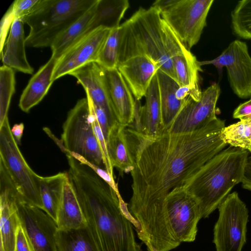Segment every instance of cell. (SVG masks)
Instances as JSON below:
<instances>
[{"mask_svg": "<svg viewBox=\"0 0 251 251\" xmlns=\"http://www.w3.org/2000/svg\"><path fill=\"white\" fill-rule=\"evenodd\" d=\"M217 118L199 129L184 133L165 131L151 136L132 126L125 131L133 161L132 193L128 209L135 219L138 237L147 247L166 246L174 241L168 225L166 199L227 145Z\"/></svg>", "mask_w": 251, "mask_h": 251, "instance_id": "6da1fadb", "label": "cell"}, {"mask_svg": "<svg viewBox=\"0 0 251 251\" xmlns=\"http://www.w3.org/2000/svg\"><path fill=\"white\" fill-rule=\"evenodd\" d=\"M66 155L69 181L99 251H140L134 232L136 221L119 191L70 153Z\"/></svg>", "mask_w": 251, "mask_h": 251, "instance_id": "7a4b0ae2", "label": "cell"}, {"mask_svg": "<svg viewBox=\"0 0 251 251\" xmlns=\"http://www.w3.org/2000/svg\"><path fill=\"white\" fill-rule=\"evenodd\" d=\"M249 151L229 146L187 179L182 186L198 201L202 218L218 209L232 188L241 183Z\"/></svg>", "mask_w": 251, "mask_h": 251, "instance_id": "3957f363", "label": "cell"}, {"mask_svg": "<svg viewBox=\"0 0 251 251\" xmlns=\"http://www.w3.org/2000/svg\"><path fill=\"white\" fill-rule=\"evenodd\" d=\"M120 27L118 64L133 57L146 56L176 81L172 58L166 47L164 20L156 7H139Z\"/></svg>", "mask_w": 251, "mask_h": 251, "instance_id": "277c9868", "label": "cell"}, {"mask_svg": "<svg viewBox=\"0 0 251 251\" xmlns=\"http://www.w3.org/2000/svg\"><path fill=\"white\" fill-rule=\"evenodd\" d=\"M97 0H39L21 19L29 28L25 46L51 47L55 39L88 10Z\"/></svg>", "mask_w": 251, "mask_h": 251, "instance_id": "5b68a950", "label": "cell"}, {"mask_svg": "<svg viewBox=\"0 0 251 251\" xmlns=\"http://www.w3.org/2000/svg\"><path fill=\"white\" fill-rule=\"evenodd\" d=\"M213 0H157L152 6L188 50L199 41Z\"/></svg>", "mask_w": 251, "mask_h": 251, "instance_id": "8992f818", "label": "cell"}, {"mask_svg": "<svg viewBox=\"0 0 251 251\" xmlns=\"http://www.w3.org/2000/svg\"><path fill=\"white\" fill-rule=\"evenodd\" d=\"M61 141L66 152L77 154L105 169L101 150L95 134L93 117L87 97L79 100L68 113L63 125Z\"/></svg>", "mask_w": 251, "mask_h": 251, "instance_id": "52a82bcc", "label": "cell"}, {"mask_svg": "<svg viewBox=\"0 0 251 251\" xmlns=\"http://www.w3.org/2000/svg\"><path fill=\"white\" fill-rule=\"evenodd\" d=\"M0 165L18 193L26 202L43 210L40 192V177L29 166L11 132L8 117L0 125Z\"/></svg>", "mask_w": 251, "mask_h": 251, "instance_id": "ba28073f", "label": "cell"}, {"mask_svg": "<svg viewBox=\"0 0 251 251\" xmlns=\"http://www.w3.org/2000/svg\"><path fill=\"white\" fill-rule=\"evenodd\" d=\"M218 209L213 239L216 251H242L247 242L249 210L246 204L234 191Z\"/></svg>", "mask_w": 251, "mask_h": 251, "instance_id": "9c48e42d", "label": "cell"}, {"mask_svg": "<svg viewBox=\"0 0 251 251\" xmlns=\"http://www.w3.org/2000/svg\"><path fill=\"white\" fill-rule=\"evenodd\" d=\"M166 209L171 233L178 243L192 242L202 218L197 200L182 186L173 189L166 199Z\"/></svg>", "mask_w": 251, "mask_h": 251, "instance_id": "30bf717a", "label": "cell"}, {"mask_svg": "<svg viewBox=\"0 0 251 251\" xmlns=\"http://www.w3.org/2000/svg\"><path fill=\"white\" fill-rule=\"evenodd\" d=\"M201 66L213 65L221 75L222 68L227 70V78L233 93L241 99L251 97V57L246 43L239 40L231 42L215 58L199 61Z\"/></svg>", "mask_w": 251, "mask_h": 251, "instance_id": "8fae6325", "label": "cell"}, {"mask_svg": "<svg viewBox=\"0 0 251 251\" xmlns=\"http://www.w3.org/2000/svg\"><path fill=\"white\" fill-rule=\"evenodd\" d=\"M220 92L218 84L213 83L202 91L199 100L188 96L166 131L172 133L191 132L216 119V104Z\"/></svg>", "mask_w": 251, "mask_h": 251, "instance_id": "7c38bea8", "label": "cell"}, {"mask_svg": "<svg viewBox=\"0 0 251 251\" xmlns=\"http://www.w3.org/2000/svg\"><path fill=\"white\" fill-rule=\"evenodd\" d=\"M16 203L21 225L34 251H57L56 222L43 209L25 201L19 193Z\"/></svg>", "mask_w": 251, "mask_h": 251, "instance_id": "4fadbf2b", "label": "cell"}, {"mask_svg": "<svg viewBox=\"0 0 251 251\" xmlns=\"http://www.w3.org/2000/svg\"><path fill=\"white\" fill-rule=\"evenodd\" d=\"M111 29L98 28L82 36L58 59L52 80L93 62H97L103 45Z\"/></svg>", "mask_w": 251, "mask_h": 251, "instance_id": "5bb4252c", "label": "cell"}, {"mask_svg": "<svg viewBox=\"0 0 251 251\" xmlns=\"http://www.w3.org/2000/svg\"><path fill=\"white\" fill-rule=\"evenodd\" d=\"M0 251H15L21 221L16 203L18 193L9 176L0 170Z\"/></svg>", "mask_w": 251, "mask_h": 251, "instance_id": "9a60e30c", "label": "cell"}, {"mask_svg": "<svg viewBox=\"0 0 251 251\" xmlns=\"http://www.w3.org/2000/svg\"><path fill=\"white\" fill-rule=\"evenodd\" d=\"M69 75L75 77L83 86L86 97L93 103L105 111L111 126L118 123L111 103L102 68L98 63H89Z\"/></svg>", "mask_w": 251, "mask_h": 251, "instance_id": "2e32d148", "label": "cell"}, {"mask_svg": "<svg viewBox=\"0 0 251 251\" xmlns=\"http://www.w3.org/2000/svg\"><path fill=\"white\" fill-rule=\"evenodd\" d=\"M145 97V103L143 106H141L139 100H135L134 118L130 125L147 135H159L165 131L162 125L159 87L156 74Z\"/></svg>", "mask_w": 251, "mask_h": 251, "instance_id": "e0dca14e", "label": "cell"}, {"mask_svg": "<svg viewBox=\"0 0 251 251\" xmlns=\"http://www.w3.org/2000/svg\"><path fill=\"white\" fill-rule=\"evenodd\" d=\"M111 103L118 122L127 126L134 118L135 100L123 76L117 68H102Z\"/></svg>", "mask_w": 251, "mask_h": 251, "instance_id": "ac0fdd59", "label": "cell"}, {"mask_svg": "<svg viewBox=\"0 0 251 251\" xmlns=\"http://www.w3.org/2000/svg\"><path fill=\"white\" fill-rule=\"evenodd\" d=\"M120 72L135 100L145 97L153 76L159 69L150 58L144 56L130 58L118 64Z\"/></svg>", "mask_w": 251, "mask_h": 251, "instance_id": "d6986e66", "label": "cell"}, {"mask_svg": "<svg viewBox=\"0 0 251 251\" xmlns=\"http://www.w3.org/2000/svg\"><path fill=\"white\" fill-rule=\"evenodd\" d=\"M24 24L21 19H15L0 51V59L3 65L14 71L32 74L34 70L28 62L25 53Z\"/></svg>", "mask_w": 251, "mask_h": 251, "instance_id": "ffe728a7", "label": "cell"}, {"mask_svg": "<svg viewBox=\"0 0 251 251\" xmlns=\"http://www.w3.org/2000/svg\"><path fill=\"white\" fill-rule=\"evenodd\" d=\"M58 60L51 56L30 78L19 100V106L23 111L28 112L47 95L54 82L52 76Z\"/></svg>", "mask_w": 251, "mask_h": 251, "instance_id": "44dd1931", "label": "cell"}, {"mask_svg": "<svg viewBox=\"0 0 251 251\" xmlns=\"http://www.w3.org/2000/svg\"><path fill=\"white\" fill-rule=\"evenodd\" d=\"M56 224L58 230L61 231L87 227L86 219L69 178L58 209Z\"/></svg>", "mask_w": 251, "mask_h": 251, "instance_id": "7402d4cb", "label": "cell"}, {"mask_svg": "<svg viewBox=\"0 0 251 251\" xmlns=\"http://www.w3.org/2000/svg\"><path fill=\"white\" fill-rule=\"evenodd\" d=\"M125 127L118 123L112 125L107 140L108 152L112 165L121 174L130 173L134 168Z\"/></svg>", "mask_w": 251, "mask_h": 251, "instance_id": "603a6c76", "label": "cell"}, {"mask_svg": "<svg viewBox=\"0 0 251 251\" xmlns=\"http://www.w3.org/2000/svg\"><path fill=\"white\" fill-rule=\"evenodd\" d=\"M129 6L127 0H98L84 35L100 27L110 29L119 27Z\"/></svg>", "mask_w": 251, "mask_h": 251, "instance_id": "cb8c5ba5", "label": "cell"}, {"mask_svg": "<svg viewBox=\"0 0 251 251\" xmlns=\"http://www.w3.org/2000/svg\"><path fill=\"white\" fill-rule=\"evenodd\" d=\"M156 75L159 87L162 125L166 131L187 98L179 100L176 97V90L180 86L175 79L160 70Z\"/></svg>", "mask_w": 251, "mask_h": 251, "instance_id": "d4e9b609", "label": "cell"}, {"mask_svg": "<svg viewBox=\"0 0 251 251\" xmlns=\"http://www.w3.org/2000/svg\"><path fill=\"white\" fill-rule=\"evenodd\" d=\"M68 173L60 172L49 176L40 177V192L43 210L56 222L58 209L63 196Z\"/></svg>", "mask_w": 251, "mask_h": 251, "instance_id": "484cf974", "label": "cell"}, {"mask_svg": "<svg viewBox=\"0 0 251 251\" xmlns=\"http://www.w3.org/2000/svg\"><path fill=\"white\" fill-rule=\"evenodd\" d=\"M97 1L55 39L50 47L51 56L59 59L71 47L84 35L94 15Z\"/></svg>", "mask_w": 251, "mask_h": 251, "instance_id": "4316f807", "label": "cell"}, {"mask_svg": "<svg viewBox=\"0 0 251 251\" xmlns=\"http://www.w3.org/2000/svg\"><path fill=\"white\" fill-rule=\"evenodd\" d=\"M176 81L180 86H190L201 91L199 85V72H202L196 56L188 54L172 58Z\"/></svg>", "mask_w": 251, "mask_h": 251, "instance_id": "83f0119b", "label": "cell"}, {"mask_svg": "<svg viewBox=\"0 0 251 251\" xmlns=\"http://www.w3.org/2000/svg\"><path fill=\"white\" fill-rule=\"evenodd\" d=\"M56 243L57 251H99L87 227L58 230Z\"/></svg>", "mask_w": 251, "mask_h": 251, "instance_id": "f1b7e54d", "label": "cell"}, {"mask_svg": "<svg viewBox=\"0 0 251 251\" xmlns=\"http://www.w3.org/2000/svg\"><path fill=\"white\" fill-rule=\"evenodd\" d=\"M221 137L227 145L251 152V116L224 127Z\"/></svg>", "mask_w": 251, "mask_h": 251, "instance_id": "f546056e", "label": "cell"}, {"mask_svg": "<svg viewBox=\"0 0 251 251\" xmlns=\"http://www.w3.org/2000/svg\"><path fill=\"white\" fill-rule=\"evenodd\" d=\"M230 17L233 33L240 38L251 39V0L238 1Z\"/></svg>", "mask_w": 251, "mask_h": 251, "instance_id": "4dcf8cb0", "label": "cell"}, {"mask_svg": "<svg viewBox=\"0 0 251 251\" xmlns=\"http://www.w3.org/2000/svg\"><path fill=\"white\" fill-rule=\"evenodd\" d=\"M15 71L2 65L0 68V125L8 117V111L13 95L15 92Z\"/></svg>", "mask_w": 251, "mask_h": 251, "instance_id": "1f68e13d", "label": "cell"}, {"mask_svg": "<svg viewBox=\"0 0 251 251\" xmlns=\"http://www.w3.org/2000/svg\"><path fill=\"white\" fill-rule=\"evenodd\" d=\"M120 27L111 29L99 54L97 63L105 69L117 68L119 62Z\"/></svg>", "mask_w": 251, "mask_h": 251, "instance_id": "d6a6232c", "label": "cell"}, {"mask_svg": "<svg viewBox=\"0 0 251 251\" xmlns=\"http://www.w3.org/2000/svg\"><path fill=\"white\" fill-rule=\"evenodd\" d=\"M91 111L93 117V125L94 129V131L97 139L99 141L101 151L103 156L104 164L105 169L108 173V174L112 177H113V167L110 161V159L109 156L107 143L101 131L100 125L99 124L97 119L95 116L92 107L89 102Z\"/></svg>", "mask_w": 251, "mask_h": 251, "instance_id": "836d02e7", "label": "cell"}, {"mask_svg": "<svg viewBox=\"0 0 251 251\" xmlns=\"http://www.w3.org/2000/svg\"><path fill=\"white\" fill-rule=\"evenodd\" d=\"M39 0H15L11 4L15 19H22L29 14Z\"/></svg>", "mask_w": 251, "mask_h": 251, "instance_id": "e575fe53", "label": "cell"}, {"mask_svg": "<svg viewBox=\"0 0 251 251\" xmlns=\"http://www.w3.org/2000/svg\"><path fill=\"white\" fill-rule=\"evenodd\" d=\"M69 153L73 157L81 163L88 166L100 177L108 183L115 190L118 191V186L114 180V177L111 176L106 170L92 164L77 154L71 152H69Z\"/></svg>", "mask_w": 251, "mask_h": 251, "instance_id": "d590c367", "label": "cell"}, {"mask_svg": "<svg viewBox=\"0 0 251 251\" xmlns=\"http://www.w3.org/2000/svg\"><path fill=\"white\" fill-rule=\"evenodd\" d=\"M86 97L88 98L92 107L107 143L108 134L111 127L108 115L102 107L94 104L87 97Z\"/></svg>", "mask_w": 251, "mask_h": 251, "instance_id": "8d00e7d4", "label": "cell"}, {"mask_svg": "<svg viewBox=\"0 0 251 251\" xmlns=\"http://www.w3.org/2000/svg\"><path fill=\"white\" fill-rule=\"evenodd\" d=\"M15 18L11 5L2 17L0 26V51L2 50L7 39L8 32Z\"/></svg>", "mask_w": 251, "mask_h": 251, "instance_id": "74e56055", "label": "cell"}, {"mask_svg": "<svg viewBox=\"0 0 251 251\" xmlns=\"http://www.w3.org/2000/svg\"><path fill=\"white\" fill-rule=\"evenodd\" d=\"M15 251H34L21 224L17 230Z\"/></svg>", "mask_w": 251, "mask_h": 251, "instance_id": "f35d334b", "label": "cell"}, {"mask_svg": "<svg viewBox=\"0 0 251 251\" xmlns=\"http://www.w3.org/2000/svg\"><path fill=\"white\" fill-rule=\"evenodd\" d=\"M251 115V99L240 104L234 111L233 117L235 119H243Z\"/></svg>", "mask_w": 251, "mask_h": 251, "instance_id": "ab89813d", "label": "cell"}, {"mask_svg": "<svg viewBox=\"0 0 251 251\" xmlns=\"http://www.w3.org/2000/svg\"><path fill=\"white\" fill-rule=\"evenodd\" d=\"M243 188L251 191V156H249L241 182Z\"/></svg>", "mask_w": 251, "mask_h": 251, "instance_id": "60d3db41", "label": "cell"}, {"mask_svg": "<svg viewBox=\"0 0 251 251\" xmlns=\"http://www.w3.org/2000/svg\"><path fill=\"white\" fill-rule=\"evenodd\" d=\"M24 130V125L23 123L15 124L12 127H11V133L18 145L20 144L21 138Z\"/></svg>", "mask_w": 251, "mask_h": 251, "instance_id": "b9f144b4", "label": "cell"}, {"mask_svg": "<svg viewBox=\"0 0 251 251\" xmlns=\"http://www.w3.org/2000/svg\"><path fill=\"white\" fill-rule=\"evenodd\" d=\"M250 116H251H251H249V117H250Z\"/></svg>", "mask_w": 251, "mask_h": 251, "instance_id": "7bdbcfd3", "label": "cell"}]
</instances>
